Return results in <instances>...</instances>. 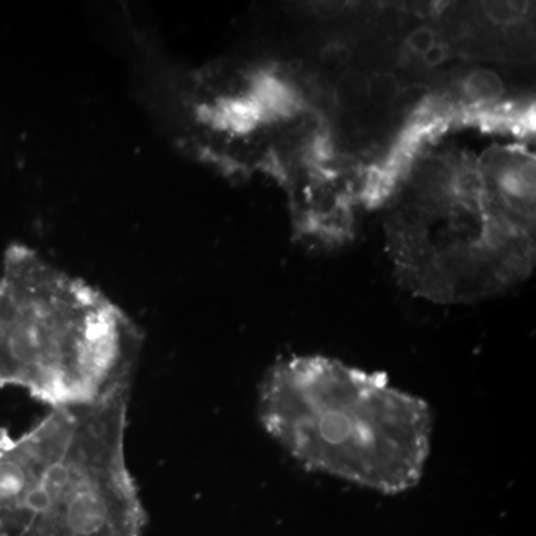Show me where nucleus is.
<instances>
[{
    "mask_svg": "<svg viewBox=\"0 0 536 536\" xmlns=\"http://www.w3.org/2000/svg\"><path fill=\"white\" fill-rule=\"evenodd\" d=\"M182 148L227 173L276 175L307 142L301 102L274 65L203 67L170 88Z\"/></svg>",
    "mask_w": 536,
    "mask_h": 536,
    "instance_id": "5",
    "label": "nucleus"
},
{
    "mask_svg": "<svg viewBox=\"0 0 536 536\" xmlns=\"http://www.w3.org/2000/svg\"><path fill=\"white\" fill-rule=\"evenodd\" d=\"M133 382L0 434V536H145L126 449Z\"/></svg>",
    "mask_w": 536,
    "mask_h": 536,
    "instance_id": "3",
    "label": "nucleus"
},
{
    "mask_svg": "<svg viewBox=\"0 0 536 536\" xmlns=\"http://www.w3.org/2000/svg\"><path fill=\"white\" fill-rule=\"evenodd\" d=\"M465 93L472 103L486 105V103L498 100L499 96L504 93V88H502V82L499 81L495 73L489 72V70H480V72L472 73L469 76L467 84H465Z\"/></svg>",
    "mask_w": 536,
    "mask_h": 536,
    "instance_id": "6",
    "label": "nucleus"
},
{
    "mask_svg": "<svg viewBox=\"0 0 536 536\" xmlns=\"http://www.w3.org/2000/svg\"><path fill=\"white\" fill-rule=\"evenodd\" d=\"M407 44L410 47L411 53L425 56L432 47L438 44L437 35L429 27H420V29L411 32V35L408 36Z\"/></svg>",
    "mask_w": 536,
    "mask_h": 536,
    "instance_id": "7",
    "label": "nucleus"
},
{
    "mask_svg": "<svg viewBox=\"0 0 536 536\" xmlns=\"http://www.w3.org/2000/svg\"><path fill=\"white\" fill-rule=\"evenodd\" d=\"M370 91L376 102H379V100L389 102L397 94V88L392 85L391 79L388 78H382L376 81V84H374V87H371Z\"/></svg>",
    "mask_w": 536,
    "mask_h": 536,
    "instance_id": "8",
    "label": "nucleus"
},
{
    "mask_svg": "<svg viewBox=\"0 0 536 536\" xmlns=\"http://www.w3.org/2000/svg\"><path fill=\"white\" fill-rule=\"evenodd\" d=\"M142 337L90 283L12 246L0 267V388L48 408L84 404L136 371Z\"/></svg>",
    "mask_w": 536,
    "mask_h": 536,
    "instance_id": "4",
    "label": "nucleus"
},
{
    "mask_svg": "<svg viewBox=\"0 0 536 536\" xmlns=\"http://www.w3.org/2000/svg\"><path fill=\"white\" fill-rule=\"evenodd\" d=\"M446 50H444L443 45L438 42L435 47H432L431 50L428 51V53L425 54V62L428 63V65H438V63L443 62L444 59H446Z\"/></svg>",
    "mask_w": 536,
    "mask_h": 536,
    "instance_id": "9",
    "label": "nucleus"
},
{
    "mask_svg": "<svg viewBox=\"0 0 536 536\" xmlns=\"http://www.w3.org/2000/svg\"><path fill=\"white\" fill-rule=\"evenodd\" d=\"M258 417L295 461L347 483L398 495L420 483L431 453L432 414L422 398L322 355L268 368Z\"/></svg>",
    "mask_w": 536,
    "mask_h": 536,
    "instance_id": "2",
    "label": "nucleus"
},
{
    "mask_svg": "<svg viewBox=\"0 0 536 536\" xmlns=\"http://www.w3.org/2000/svg\"><path fill=\"white\" fill-rule=\"evenodd\" d=\"M438 137L419 140L395 178L389 254L417 297L486 300L534 270L535 157L523 143L474 151Z\"/></svg>",
    "mask_w": 536,
    "mask_h": 536,
    "instance_id": "1",
    "label": "nucleus"
}]
</instances>
